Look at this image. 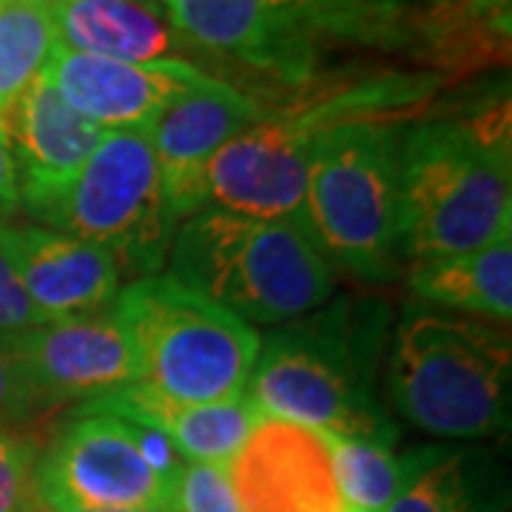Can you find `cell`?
<instances>
[{
  "mask_svg": "<svg viewBox=\"0 0 512 512\" xmlns=\"http://www.w3.org/2000/svg\"><path fill=\"white\" fill-rule=\"evenodd\" d=\"M146 3H163V6H165V3H168V0H146Z\"/></svg>",
  "mask_w": 512,
  "mask_h": 512,
  "instance_id": "cell-31",
  "label": "cell"
},
{
  "mask_svg": "<svg viewBox=\"0 0 512 512\" xmlns=\"http://www.w3.org/2000/svg\"><path fill=\"white\" fill-rule=\"evenodd\" d=\"M0 3H3V0H0Z\"/></svg>",
  "mask_w": 512,
  "mask_h": 512,
  "instance_id": "cell-33",
  "label": "cell"
},
{
  "mask_svg": "<svg viewBox=\"0 0 512 512\" xmlns=\"http://www.w3.org/2000/svg\"><path fill=\"white\" fill-rule=\"evenodd\" d=\"M512 348L507 330L476 316L413 311L396 325L387 382L404 419L441 439L510 430Z\"/></svg>",
  "mask_w": 512,
  "mask_h": 512,
  "instance_id": "cell-6",
  "label": "cell"
},
{
  "mask_svg": "<svg viewBox=\"0 0 512 512\" xmlns=\"http://www.w3.org/2000/svg\"><path fill=\"white\" fill-rule=\"evenodd\" d=\"M43 74L74 111L103 131L146 128L165 106L205 80V72L183 57L123 63L69 52L63 46H55Z\"/></svg>",
  "mask_w": 512,
  "mask_h": 512,
  "instance_id": "cell-13",
  "label": "cell"
},
{
  "mask_svg": "<svg viewBox=\"0 0 512 512\" xmlns=\"http://www.w3.org/2000/svg\"><path fill=\"white\" fill-rule=\"evenodd\" d=\"M43 410L46 404L0 336V433H18Z\"/></svg>",
  "mask_w": 512,
  "mask_h": 512,
  "instance_id": "cell-25",
  "label": "cell"
},
{
  "mask_svg": "<svg viewBox=\"0 0 512 512\" xmlns=\"http://www.w3.org/2000/svg\"><path fill=\"white\" fill-rule=\"evenodd\" d=\"M256 120H262V109L254 97L205 74V80L180 94L143 128L160 160L165 197L177 222L188 217V191L202 165Z\"/></svg>",
  "mask_w": 512,
  "mask_h": 512,
  "instance_id": "cell-15",
  "label": "cell"
},
{
  "mask_svg": "<svg viewBox=\"0 0 512 512\" xmlns=\"http://www.w3.org/2000/svg\"><path fill=\"white\" fill-rule=\"evenodd\" d=\"M20 211V188H18V165L9 146L6 128L0 123V225L12 222Z\"/></svg>",
  "mask_w": 512,
  "mask_h": 512,
  "instance_id": "cell-27",
  "label": "cell"
},
{
  "mask_svg": "<svg viewBox=\"0 0 512 512\" xmlns=\"http://www.w3.org/2000/svg\"><path fill=\"white\" fill-rule=\"evenodd\" d=\"M390 308L342 296L259 339L245 396L262 416L325 436L393 441L399 430L379 399Z\"/></svg>",
  "mask_w": 512,
  "mask_h": 512,
  "instance_id": "cell-1",
  "label": "cell"
},
{
  "mask_svg": "<svg viewBox=\"0 0 512 512\" xmlns=\"http://www.w3.org/2000/svg\"><path fill=\"white\" fill-rule=\"evenodd\" d=\"M103 512H177V510H103Z\"/></svg>",
  "mask_w": 512,
  "mask_h": 512,
  "instance_id": "cell-28",
  "label": "cell"
},
{
  "mask_svg": "<svg viewBox=\"0 0 512 512\" xmlns=\"http://www.w3.org/2000/svg\"><path fill=\"white\" fill-rule=\"evenodd\" d=\"M55 46L52 0L0 3V117L43 74Z\"/></svg>",
  "mask_w": 512,
  "mask_h": 512,
  "instance_id": "cell-21",
  "label": "cell"
},
{
  "mask_svg": "<svg viewBox=\"0 0 512 512\" xmlns=\"http://www.w3.org/2000/svg\"><path fill=\"white\" fill-rule=\"evenodd\" d=\"M9 353L49 407L92 402L140 382L137 353L117 313L46 319L35 328L3 336Z\"/></svg>",
  "mask_w": 512,
  "mask_h": 512,
  "instance_id": "cell-11",
  "label": "cell"
},
{
  "mask_svg": "<svg viewBox=\"0 0 512 512\" xmlns=\"http://www.w3.org/2000/svg\"><path fill=\"white\" fill-rule=\"evenodd\" d=\"M57 46L123 63L177 60L185 49L165 6L146 0H52Z\"/></svg>",
  "mask_w": 512,
  "mask_h": 512,
  "instance_id": "cell-18",
  "label": "cell"
},
{
  "mask_svg": "<svg viewBox=\"0 0 512 512\" xmlns=\"http://www.w3.org/2000/svg\"><path fill=\"white\" fill-rule=\"evenodd\" d=\"M18 165L20 205L43 200L72 180L103 140V128L74 111L46 74L0 117Z\"/></svg>",
  "mask_w": 512,
  "mask_h": 512,
  "instance_id": "cell-16",
  "label": "cell"
},
{
  "mask_svg": "<svg viewBox=\"0 0 512 512\" xmlns=\"http://www.w3.org/2000/svg\"><path fill=\"white\" fill-rule=\"evenodd\" d=\"M111 311L134 345L143 384L191 404L245 396L262 336L217 302L157 274L120 288Z\"/></svg>",
  "mask_w": 512,
  "mask_h": 512,
  "instance_id": "cell-7",
  "label": "cell"
},
{
  "mask_svg": "<svg viewBox=\"0 0 512 512\" xmlns=\"http://www.w3.org/2000/svg\"><path fill=\"white\" fill-rule=\"evenodd\" d=\"M40 322H46V319L37 313L32 299L26 296L18 274H15V268L9 262V256H6L3 245H0V336L35 328Z\"/></svg>",
  "mask_w": 512,
  "mask_h": 512,
  "instance_id": "cell-26",
  "label": "cell"
},
{
  "mask_svg": "<svg viewBox=\"0 0 512 512\" xmlns=\"http://www.w3.org/2000/svg\"><path fill=\"white\" fill-rule=\"evenodd\" d=\"M512 237L510 117L430 120L402 134L399 256L430 262Z\"/></svg>",
  "mask_w": 512,
  "mask_h": 512,
  "instance_id": "cell-3",
  "label": "cell"
},
{
  "mask_svg": "<svg viewBox=\"0 0 512 512\" xmlns=\"http://www.w3.org/2000/svg\"><path fill=\"white\" fill-rule=\"evenodd\" d=\"M325 436V433H322ZM342 501L350 510L384 512L447 450L419 447L396 453L393 441L325 436Z\"/></svg>",
  "mask_w": 512,
  "mask_h": 512,
  "instance_id": "cell-20",
  "label": "cell"
},
{
  "mask_svg": "<svg viewBox=\"0 0 512 512\" xmlns=\"http://www.w3.org/2000/svg\"><path fill=\"white\" fill-rule=\"evenodd\" d=\"M430 3H456V0H430Z\"/></svg>",
  "mask_w": 512,
  "mask_h": 512,
  "instance_id": "cell-30",
  "label": "cell"
},
{
  "mask_svg": "<svg viewBox=\"0 0 512 512\" xmlns=\"http://www.w3.org/2000/svg\"><path fill=\"white\" fill-rule=\"evenodd\" d=\"M410 291L421 302L473 313L493 322L512 319V237L470 254L419 262Z\"/></svg>",
  "mask_w": 512,
  "mask_h": 512,
  "instance_id": "cell-19",
  "label": "cell"
},
{
  "mask_svg": "<svg viewBox=\"0 0 512 512\" xmlns=\"http://www.w3.org/2000/svg\"><path fill=\"white\" fill-rule=\"evenodd\" d=\"M185 46L302 83L336 49H410L421 35L410 0H168Z\"/></svg>",
  "mask_w": 512,
  "mask_h": 512,
  "instance_id": "cell-4",
  "label": "cell"
},
{
  "mask_svg": "<svg viewBox=\"0 0 512 512\" xmlns=\"http://www.w3.org/2000/svg\"><path fill=\"white\" fill-rule=\"evenodd\" d=\"M436 86L439 77L433 74H382L256 120L202 165L188 191V217L202 208H222L291 222L308 234L305 183L319 143L333 128L404 114Z\"/></svg>",
  "mask_w": 512,
  "mask_h": 512,
  "instance_id": "cell-2",
  "label": "cell"
},
{
  "mask_svg": "<svg viewBox=\"0 0 512 512\" xmlns=\"http://www.w3.org/2000/svg\"><path fill=\"white\" fill-rule=\"evenodd\" d=\"M396 120H365L330 131L305 183V220L330 265L365 282L399 268V148Z\"/></svg>",
  "mask_w": 512,
  "mask_h": 512,
  "instance_id": "cell-8",
  "label": "cell"
},
{
  "mask_svg": "<svg viewBox=\"0 0 512 512\" xmlns=\"http://www.w3.org/2000/svg\"><path fill=\"white\" fill-rule=\"evenodd\" d=\"M345 512H365V510H350V507H348V510H345Z\"/></svg>",
  "mask_w": 512,
  "mask_h": 512,
  "instance_id": "cell-32",
  "label": "cell"
},
{
  "mask_svg": "<svg viewBox=\"0 0 512 512\" xmlns=\"http://www.w3.org/2000/svg\"><path fill=\"white\" fill-rule=\"evenodd\" d=\"M495 6H504V9H507V3H510V0H493Z\"/></svg>",
  "mask_w": 512,
  "mask_h": 512,
  "instance_id": "cell-29",
  "label": "cell"
},
{
  "mask_svg": "<svg viewBox=\"0 0 512 512\" xmlns=\"http://www.w3.org/2000/svg\"><path fill=\"white\" fill-rule=\"evenodd\" d=\"M168 276L248 325H285L336 291L333 265L291 222L202 208L180 222Z\"/></svg>",
  "mask_w": 512,
  "mask_h": 512,
  "instance_id": "cell-5",
  "label": "cell"
},
{
  "mask_svg": "<svg viewBox=\"0 0 512 512\" xmlns=\"http://www.w3.org/2000/svg\"><path fill=\"white\" fill-rule=\"evenodd\" d=\"M40 228L109 251L120 271L157 276L180 228L165 197L163 171L143 128L106 131L63 188L20 205Z\"/></svg>",
  "mask_w": 512,
  "mask_h": 512,
  "instance_id": "cell-9",
  "label": "cell"
},
{
  "mask_svg": "<svg viewBox=\"0 0 512 512\" xmlns=\"http://www.w3.org/2000/svg\"><path fill=\"white\" fill-rule=\"evenodd\" d=\"M40 512L177 510L174 487L137 447L134 427L111 416H72L40 453L32 473Z\"/></svg>",
  "mask_w": 512,
  "mask_h": 512,
  "instance_id": "cell-10",
  "label": "cell"
},
{
  "mask_svg": "<svg viewBox=\"0 0 512 512\" xmlns=\"http://www.w3.org/2000/svg\"><path fill=\"white\" fill-rule=\"evenodd\" d=\"M239 512H345L328 441L311 427L262 416L228 461Z\"/></svg>",
  "mask_w": 512,
  "mask_h": 512,
  "instance_id": "cell-12",
  "label": "cell"
},
{
  "mask_svg": "<svg viewBox=\"0 0 512 512\" xmlns=\"http://www.w3.org/2000/svg\"><path fill=\"white\" fill-rule=\"evenodd\" d=\"M0 245L43 319L106 311L120 293L117 259L92 242L6 222L0 225Z\"/></svg>",
  "mask_w": 512,
  "mask_h": 512,
  "instance_id": "cell-14",
  "label": "cell"
},
{
  "mask_svg": "<svg viewBox=\"0 0 512 512\" xmlns=\"http://www.w3.org/2000/svg\"><path fill=\"white\" fill-rule=\"evenodd\" d=\"M40 447L20 433H0V512H35L32 473Z\"/></svg>",
  "mask_w": 512,
  "mask_h": 512,
  "instance_id": "cell-23",
  "label": "cell"
},
{
  "mask_svg": "<svg viewBox=\"0 0 512 512\" xmlns=\"http://www.w3.org/2000/svg\"><path fill=\"white\" fill-rule=\"evenodd\" d=\"M384 512H498L476 456L444 453Z\"/></svg>",
  "mask_w": 512,
  "mask_h": 512,
  "instance_id": "cell-22",
  "label": "cell"
},
{
  "mask_svg": "<svg viewBox=\"0 0 512 512\" xmlns=\"http://www.w3.org/2000/svg\"><path fill=\"white\" fill-rule=\"evenodd\" d=\"M72 416H111L131 424H143L168 436L185 461L220 464V467H228V461L237 456L239 447L251 436L256 421L262 419V413L248 396L234 402L191 404L171 399L143 382L77 404Z\"/></svg>",
  "mask_w": 512,
  "mask_h": 512,
  "instance_id": "cell-17",
  "label": "cell"
},
{
  "mask_svg": "<svg viewBox=\"0 0 512 512\" xmlns=\"http://www.w3.org/2000/svg\"><path fill=\"white\" fill-rule=\"evenodd\" d=\"M177 512H239L228 470L220 464L188 461L174 484Z\"/></svg>",
  "mask_w": 512,
  "mask_h": 512,
  "instance_id": "cell-24",
  "label": "cell"
}]
</instances>
